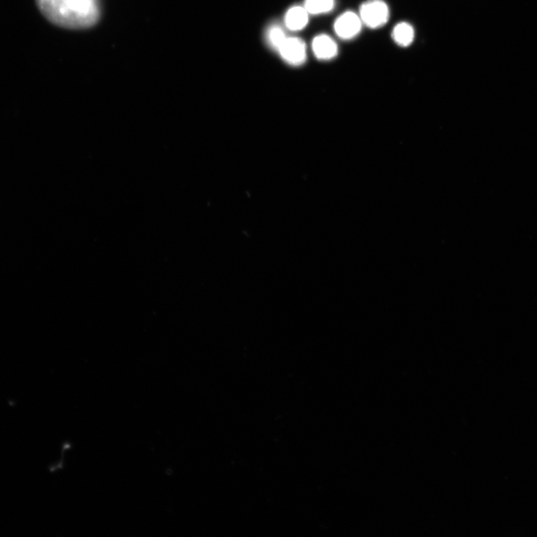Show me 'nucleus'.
I'll return each instance as SVG.
<instances>
[{
  "label": "nucleus",
  "mask_w": 537,
  "mask_h": 537,
  "mask_svg": "<svg viewBox=\"0 0 537 537\" xmlns=\"http://www.w3.org/2000/svg\"><path fill=\"white\" fill-rule=\"evenodd\" d=\"M50 23L70 30L91 29L101 19L100 0H35Z\"/></svg>",
  "instance_id": "nucleus-1"
},
{
  "label": "nucleus",
  "mask_w": 537,
  "mask_h": 537,
  "mask_svg": "<svg viewBox=\"0 0 537 537\" xmlns=\"http://www.w3.org/2000/svg\"><path fill=\"white\" fill-rule=\"evenodd\" d=\"M392 38L397 45L407 47L412 45L415 38L414 29L410 23L401 22L392 32Z\"/></svg>",
  "instance_id": "nucleus-7"
},
{
  "label": "nucleus",
  "mask_w": 537,
  "mask_h": 537,
  "mask_svg": "<svg viewBox=\"0 0 537 537\" xmlns=\"http://www.w3.org/2000/svg\"><path fill=\"white\" fill-rule=\"evenodd\" d=\"M267 38L269 44L276 50H278L283 43L287 39L283 29H281L277 25L272 27L267 33Z\"/></svg>",
  "instance_id": "nucleus-9"
},
{
  "label": "nucleus",
  "mask_w": 537,
  "mask_h": 537,
  "mask_svg": "<svg viewBox=\"0 0 537 537\" xmlns=\"http://www.w3.org/2000/svg\"><path fill=\"white\" fill-rule=\"evenodd\" d=\"M362 25L359 15L353 12H346L335 21V31L340 38L351 40L359 35Z\"/></svg>",
  "instance_id": "nucleus-3"
},
{
  "label": "nucleus",
  "mask_w": 537,
  "mask_h": 537,
  "mask_svg": "<svg viewBox=\"0 0 537 537\" xmlns=\"http://www.w3.org/2000/svg\"><path fill=\"white\" fill-rule=\"evenodd\" d=\"M312 47L315 56L321 60L334 58L338 53L335 41L326 35H321L313 40Z\"/></svg>",
  "instance_id": "nucleus-5"
},
{
  "label": "nucleus",
  "mask_w": 537,
  "mask_h": 537,
  "mask_svg": "<svg viewBox=\"0 0 537 537\" xmlns=\"http://www.w3.org/2000/svg\"><path fill=\"white\" fill-rule=\"evenodd\" d=\"M359 16L366 27L377 29L388 22L389 7L383 0H368L361 5Z\"/></svg>",
  "instance_id": "nucleus-2"
},
{
  "label": "nucleus",
  "mask_w": 537,
  "mask_h": 537,
  "mask_svg": "<svg viewBox=\"0 0 537 537\" xmlns=\"http://www.w3.org/2000/svg\"><path fill=\"white\" fill-rule=\"evenodd\" d=\"M335 7V0H306L305 8L310 14H320L331 12Z\"/></svg>",
  "instance_id": "nucleus-8"
},
{
  "label": "nucleus",
  "mask_w": 537,
  "mask_h": 537,
  "mask_svg": "<svg viewBox=\"0 0 537 537\" xmlns=\"http://www.w3.org/2000/svg\"><path fill=\"white\" fill-rule=\"evenodd\" d=\"M278 51L281 58L289 64L298 66L305 61L306 46L300 38H287Z\"/></svg>",
  "instance_id": "nucleus-4"
},
{
  "label": "nucleus",
  "mask_w": 537,
  "mask_h": 537,
  "mask_svg": "<svg viewBox=\"0 0 537 537\" xmlns=\"http://www.w3.org/2000/svg\"><path fill=\"white\" fill-rule=\"evenodd\" d=\"M285 24L289 29L301 30L309 22V12L305 8L295 6L289 10L285 16Z\"/></svg>",
  "instance_id": "nucleus-6"
}]
</instances>
